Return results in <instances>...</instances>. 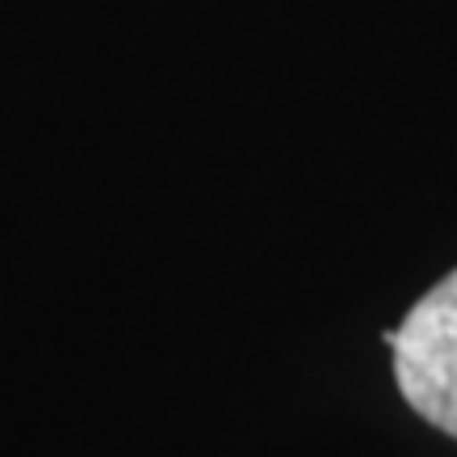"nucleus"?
<instances>
[{
    "mask_svg": "<svg viewBox=\"0 0 457 457\" xmlns=\"http://www.w3.org/2000/svg\"><path fill=\"white\" fill-rule=\"evenodd\" d=\"M386 343L407 407L457 441V271L420 296Z\"/></svg>",
    "mask_w": 457,
    "mask_h": 457,
    "instance_id": "nucleus-1",
    "label": "nucleus"
}]
</instances>
